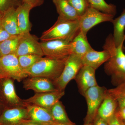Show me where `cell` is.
<instances>
[{"instance_id": "cell-33", "label": "cell", "mask_w": 125, "mask_h": 125, "mask_svg": "<svg viewBox=\"0 0 125 125\" xmlns=\"http://www.w3.org/2000/svg\"><path fill=\"white\" fill-rule=\"evenodd\" d=\"M115 113L119 118L125 121V106L118 108Z\"/></svg>"}, {"instance_id": "cell-5", "label": "cell", "mask_w": 125, "mask_h": 125, "mask_svg": "<svg viewBox=\"0 0 125 125\" xmlns=\"http://www.w3.org/2000/svg\"><path fill=\"white\" fill-rule=\"evenodd\" d=\"M107 90L105 87L98 85L90 88L85 92L83 96L87 102L88 110L85 124L92 123L94 121Z\"/></svg>"}, {"instance_id": "cell-26", "label": "cell", "mask_w": 125, "mask_h": 125, "mask_svg": "<svg viewBox=\"0 0 125 125\" xmlns=\"http://www.w3.org/2000/svg\"><path fill=\"white\" fill-rule=\"evenodd\" d=\"M107 91L117 102L118 108L125 106V81Z\"/></svg>"}, {"instance_id": "cell-31", "label": "cell", "mask_w": 125, "mask_h": 125, "mask_svg": "<svg viewBox=\"0 0 125 125\" xmlns=\"http://www.w3.org/2000/svg\"><path fill=\"white\" fill-rule=\"evenodd\" d=\"M22 2L29 4L34 8L42 5L44 0H22Z\"/></svg>"}, {"instance_id": "cell-27", "label": "cell", "mask_w": 125, "mask_h": 125, "mask_svg": "<svg viewBox=\"0 0 125 125\" xmlns=\"http://www.w3.org/2000/svg\"><path fill=\"white\" fill-rule=\"evenodd\" d=\"M42 56L35 55H27L18 57L21 66L23 69L29 68L40 60Z\"/></svg>"}, {"instance_id": "cell-18", "label": "cell", "mask_w": 125, "mask_h": 125, "mask_svg": "<svg viewBox=\"0 0 125 125\" xmlns=\"http://www.w3.org/2000/svg\"><path fill=\"white\" fill-rule=\"evenodd\" d=\"M32 6L25 2H22L16 8L18 27L21 34L30 32L31 25L29 14Z\"/></svg>"}, {"instance_id": "cell-16", "label": "cell", "mask_w": 125, "mask_h": 125, "mask_svg": "<svg viewBox=\"0 0 125 125\" xmlns=\"http://www.w3.org/2000/svg\"><path fill=\"white\" fill-rule=\"evenodd\" d=\"M25 107L30 119L33 122L45 125L55 122L48 109L29 104H26Z\"/></svg>"}, {"instance_id": "cell-24", "label": "cell", "mask_w": 125, "mask_h": 125, "mask_svg": "<svg viewBox=\"0 0 125 125\" xmlns=\"http://www.w3.org/2000/svg\"><path fill=\"white\" fill-rule=\"evenodd\" d=\"M19 35L0 43V50L1 56L15 54L18 48Z\"/></svg>"}, {"instance_id": "cell-23", "label": "cell", "mask_w": 125, "mask_h": 125, "mask_svg": "<svg viewBox=\"0 0 125 125\" xmlns=\"http://www.w3.org/2000/svg\"><path fill=\"white\" fill-rule=\"evenodd\" d=\"M48 109L54 121L69 125H74L68 118L64 107L61 101L57 102Z\"/></svg>"}, {"instance_id": "cell-6", "label": "cell", "mask_w": 125, "mask_h": 125, "mask_svg": "<svg viewBox=\"0 0 125 125\" xmlns=\"http://www.w3.org/2000/svg\"><path fill=\"white\" fill-rule=\"evenodd\" d=\"M83 66L81 58L73 54H71L66 60L61 75L53 82L56 88L60 91H64L67 84L74 79Z\"/></svg>"}, {"instance_id": "cell-36", "label": "cell", "mask_w": 125, "mask_h": 125, "mask_svg": "<svg viewBox=\"0 0 125 125\" xmlns=\"http://www.w3.org/2000/svg\"><path fill=\"white\" fill-rule=\"evenodd\" d=\"M44 125H69V124H65V123H58V122H54L51 123H48L45 124Z\"/></svg>"}, {"instance_id": "cell-13", "label": "cell", "mask_w": 125, "mask_h": 125, "mask_svg": "<svg viewBox=\"0 0 125 125\" xmlns=\"http://www.w3.org/2000/svg\"><path fill=\"white\" fill-rule=\"evenodd\" d=\"M95 71L96 70L92 67L83 65L74 79L78 85L79 92L83 96L88 89L98 85Z\"/></svg>"}, {"instance_id": "cell-12", "label": "cell", "mask_w": 125, "mask_h": 125, "mask_svg": "<svg viewBox=\"0 0 125 125\" xmlns=\"http://www.w3.org/2000/svg\"><path fill=\"white\" fill-rule=\"evenodd\" d=\"M64 94V91L56 90L36 93L31 97L23 100L25 103L33 104L49 109L56 103L60 101Z\"/></svg>"}, {"instance_id": "cell-9", "label": "cell", "mask_w": 125, "mask_h": 125, "mask_svg": "<svg viewBox=\"0 0 125 125\" xmlns=\"http://www.w3.org/2000/svg\"><path fill=\"white\" fill-rule=\"evenodd\" d=\"M114 16V15L103 13L90 7L80 18V30L84 35H87L90 30L97 25L104 22H112Z\"/></svg>"}, {"instance_id": "cell-43", "label": "cell", "mask_w": 125, "mask_h": 125, "mask_svg": "<svg viewBox=\"0 0 125 125\" xmlns=\"http://www.w3.org/2000/svg\"><path fill=\"white\" fill-rule=\"evenodd\" d=\"M123 122H124V123H125V121H123Z\"/></svg>"}, {"instance_id": "cell-3", "label": "cell", "mask_w": 125, "mask_h": 125, "mask_svg": "<svg viewBox=\"0 0 125 125\" xmlns=\"http://www.w3.org/2000/svg\"><path fill=\"white\" fill-rule=\"evenodd\" d=\"M79 20H66L58 17L54 25L43 33L40 38L41 42L57 39L72 40L80 30Z\"/></svg>"}, {"instance_id": "cell-2", "label": "cell", "mask_w": 125, "mask_h": 125, "mask_svg": "<svg viewBox=\"0 0 125 125\" xmlns=\"http://www.w3.org/2000/svg\"><path fill=\"white\" fill-rule=\"evenodd\" d=\"M68 57L56 59L45 56L31 67L24 70L29 76L43 77L54 82L62 73Z\"/></svg>"}, {"instance_id": "cell-25", "label": "cell", "mask_w": 125, "mask_h": 125, "mask_svg": "<svg viewBox=\"0 0 125 125\" xmlns=\"http://www.w3.org/2000/svg\"><path fill=\"white\" fill-rule=\"evenodd\" d=\"M90 7L103 13L115 16L116 13V7L112 4H108L105 0H88Z\"/></svg>"}, {"instance_id": "cell-19", "label": "cell", "mask_w": 125, "mask_h": 125, "mask_svg": "<svg viewBox=\"0 0 125 125\" xmlns=\"http://www.w3.org/2000/svg\"><path fill=\"white\" fill-rule=\"evenodd\" d=\"M118 108L117 102L107 90L103 101L99 108L97 115L108 121L115 113Z\"/></svg>"}, {"instance_id": "cell-7", "label": "cell", "mask_w": 125, "mask_h": 125, "mask_svg": "<svg viewBox=\"0 0 125 125\" xmlns=\"http://www.w3.org/2000/svg\"><path fill=\"white\" fill-rule=\"evenodd\" d=\"M70 40H54L40 42L44 56L56 59L67 58L72 54Z\"/></svg>"}, {"instance_id": "cell-42", "label": "cell", "mask_w": 125, "mask_h": 125, "mask_svg": "<svg viewBox=\"0 0 125 125\" xmlns=\"http://www.w3.org/2000/svg\"><path fill=\"white\" fill-rule=\"evenodd\" d=\"M2 56H1V53L0 50V58Z\"/></svg>"}, {"instance_id": "cell-30", "label": "cell", "mask_w": 125, "mask_h": 125, "mask_svg": "<svg viewBox=\"0 0 125 125\" xmlns=\"http://www.w3.org/2000/svg\"><path fill=\"white\" fill-rule=\"evenodd\" d=\"M11 0H0V12H4L5 10L10 7Z\"/></svg>"}, {"instance_id": "cell-10", "label": "cell", "mask_w": 125, "mask_h": 125, "mask_svg": "<svg viewBox=\"0 0 125 125\" xmlns=\"http://www.w3.org/2000/svg\"><path fill=\"white\" fill-rule=\"evenodd\" d=\"M15 55L18 57L27 55L44 56L40 42L30 32L19 35V43Z\"/></svg>"}, {"instance_id": "cell-35", "label": "cell", "mask_w": 125, "mask_h": 125, "mask_svg": "<svg viewBox=\"0 0 125 125\" xmlns=\"http://www.w3.org/2000/svg\"><path fill=\"white\" fill-rule=\"evenodd\" d=\"M21 125H40L38 123L32 121L31 120H28L25 122Z\"/></svg>"}, {"instance_id": "cell-34", "label": "cell", "mask_w": 125, "mask_h": 125, "mask_svg": "<svg viewBox=\"0 0 125 125\" xmlns=\"http://www.w3.org/2000/svg\"><path fill=\"white\" fill-rule=\"evenodd\" d=\"M93 125H108V122L97 115L94 119Z\"/></svg>"}, {"instance_id": "cell-40", "label": "cell", "mask_w": 125, "mask_h": 125, "mask_svg": "<svg viewBox=\"0 0 125 125\" xmlns=\"http://www.w3.org/2000/svg\"><path fill=\"white\" fill-rule=\"evenodd\" d=\"M120 119V118H119ZM120 122L121 123V125H125V123H124V122L123 121L121 120V119H120Z\"/></svg>"}, {"instance_id": "cell-15", "label": "cell", "mask_w": 125, "mask_h": 125, "mask_svg": "<svg viewBox=\"0 0 125 125\" xmlns=\"http://www.w3.org/2000/svg\"><path fill=\"white\" fill-rule=\"evenodd\" d=\"M111 57V54L107 50L104 49L102 51H97L93 49L88 52L81 59L83 65L88 66L96 70L106 62Z\"/></svg>"}, {"instance_id": "cell-14", "label": "cell", "mask_w": 125, "mask_h": 125, "mask_svg": "<svg viewBox=\"0 0 125 125\" xmlns=\"http://www.w3.org/2000/svg\"><path fill=\"white\" fill-rule=\"evenodd\" d=\"M23 83L25 89L31 90L36 93L58 90L52 81L43 77L29 76L23 80Z\"/></svg>"}, {"instance_id": "cell-22", "label": "cell", "mask_w": 125, "mask_h": 125, "mask_svg": "<svg viewBox=\"0 0 125 125\" xmlns=\"http://www.w3.org/2000/svg\"><path fill=\"white\" fill-rule=\"evenodd\" d=\"M113 25V41L116 47L125 40V9L120 15L114 19L112 22Z\"/></svg>"}, {"instance_id": "cell-29", "label": "cell", "mask_w": 125, "mask_h": 125, "mask_svg": "<svg viewBox=\"0 0 125 125\" xmlns=\"http://www.w3.org/2000/svg\"><path fill=\"white\" fill-rule=\"evenodd\" d=\"M15 36H13L11 35L1 25L0 26V43L9 39L12 38Z\"/></svg>"}, {"instance_id": "cell-41", "label": "cell", "mask_w": 125, "mask_h": 125, "mask_svg": "<svg viewBox=\"0 0 125 125\" xmlns=\"http://www.w3.org/2000/svg\"><path fill=\"white\" fill-rule=\"evenodd\" d=\"M93 125L92 124V123H88V124H85V125Z\"/></svg>"}, {"instance_id": "cell-4", "label": "cell", "mask_w": 125, "mask_h": 125, "mask_svg": "<svg viewBox=\"0 0 125 125\" xmlns=\"http://www.w3.org/2000/svg\"><path fill=\"white\" fill-rule=\"evenodd\" d=\"M14 80L8 77L0 79V102L5 109L25 107L26 105L16 93Z\"/></svg>"}, {"instance_id": "cell-20", "label": "cell", "mask_w": 125, "mask_h": 125, "mask_svg": "<svg viewBox=\"0 0 125 125\" xmlns=\"http://www.w3.org/2000/svg\"><path fill=\"white\" fill-rule=\"evenodd\" d=\"M72 54L81 58L88 52L93 49L87 39V35H84L80 30L71 42Z\"/></svg>"}, {"instance_id": "cell-17", "label": "cell", "mask_w": 125, "mask_h": 125, "mask_svg": "<svg viewBox=\"0 0 125 125\" xmlns=\"http://www.w3.org/2000/svg\"><path fill=\"white\" fill-rule=\"evenodd\" d=\"M1 26L11 35L21 34L18 27L16 8L10 7L3 12L1 19Z\"/></svg>"}, {"instance_id": "cell-11", "label": "cell", "mask_w": 125, "mask_h": 125, "mask_svg": "<svg viewBox=\"0 0 125 125\" xmlns=\"http://www.w3.org/2000/svg\"><path fill=\"white\" fill-rule=\"evenodd\" d=\"M28 120L25 106L6 108L0 115V125H21Z\"/></svg>"}, {"instance_id": "cell-38", "label": "cell", "mask_w": 125, "mask_h": 125, "mask_svg": "<svg viewBox=\"0 0 125 125\" xmlns=\"http://www.w3.org/2000/svg\"><path fill=\"white\" fill-rule=\"evenodd\" d=\"M5 77L6 76H5L4 74L2 73V71H1V70L0 69V79Z\"/></svg>"}, {"instance_id": "cell-21", "label": "cell", "mask_w": 125, "mask_h": 125, "mask_svg": "<svg viewBox=\"0 0 125 125\" xmlns=\"http://www.w3.org/2000/svg\"><path fill=\"white\" fill-rule=\"evenodd\" d=\"M52 1L59 15L58 17L69 20L74 21L79 19L80 17L67 0H52Z\"/></svg>"}, {"instance_id": "cell-1", "label": "cell", "mask_w": 125, "mask_h": 125, "mask_svg": "<svg viewBox=\"0 0 125 125\" xmlns=\"http://www.w3.org/2000/svg\"><path fill=\"white\" fill-rule=\"evenodd\" d=\"M123 42L116 47L114 44L113 35L110 34L106 38L103 47L111 54L110 59L104 65V70L111 76L112 84L116 86L125 81V54Z\"/></svg>"}, {"instance_id": "cell-44", "label": "cell", "mask_w": 125, "mask_h": 125, "mask_svg": "<svg viewBox=\"0 0 125 125\" xmlns=\"http://www.w3.org/2000/svg\"></svg>"}, {"instance_id": "cell-32", "label": "cell", "mask_w": 125, "mask_h": 125, "mask_svg": "<svg viewBox=\"0 0 125 125\" xmlns=\"http://www.w3.org/2000/svg\"><path fill=\"white\" fill-rule=\"evenodd\" d=\"M108 125H121L120 119L116 113L108 121Z\"/></svg>"}, {"instance_id": "cell-39", "label": "cell", "mask_w": 125, "mask_h": 125, "mask_svg": "<svg viewBox=\"0 0 125 125\" xmlns=\"http://www.w3.org/2000/svg\"><path fill=\"white\" fill-rule=\"evenodd\" d=\"M2 14H3V13L0 12V26L1 25V19H2Z\"/></svg>"}, {"instance_id": "cell-8", "label": "cell", "mask_w": 125, "mask_h": 125, "mask_svg": "<svg viewBox=\"0 0 125 125\" xmlns=\"http://www.w3.org/2000/svg\"><path fill=\"white\" fill-rule=\"evenodd\" d=\"M0 69L6 77H10L19 82L29 77L21 66L18 57L15 54L2 56L0 58Z\"/></svg>"}, {"instance_id": "cell-28", "label": "cell", "mask_w": 125, "mask_h": 125, "mask_svg": "<svg viewBox=\"0 0 125 125\" xmlns=\"http://www.w3.org/2000/svg\"><path fill=\"white\" fill-rule=\"evenodd\" d=\"M80 17L83 16L90 7L88 0H67Z\"/></svg>"}, {"instance_id": "cell-37", "label": "cell", "mask_w": 125, "mask_h": 125, "mask_svg": "<svg viewBox=\"0 0 125 125\" xmlns=\"http://www.w3.org/2000/svg\"><path fill=\"white\" fill-rule=\"evenodd\" d=\"M5 109V108L4 107L3 105H2V104H1V103L0 102V115L2 113V112L3 111H4Z\"/></svg>"}]
</instances>
